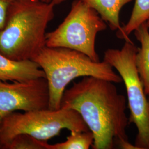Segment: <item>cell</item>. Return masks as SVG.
I'll list each match as a JSON object with an SVG mask.
<instances>
[{
    "label": "cell",
    "instance_id": "cell-1",
    "mask_svg": "<svg viewBox=\"0 0 149 149\" xmlns=\"http://www.w3.org/2000/svg\"><path fill=\"white\" fill-rule=\"evenodd\" d=\"M115 83L92 76L84 77L65 90L61 108L78 112L94 136L93 149H138L129 142L126 129V98Z\"/></svg>",
    "mask_w": 149,
    "mask_h": 149
},
{
    "label": "cell",
    "instance_id": "cell-2",
    "mask_svg": "<svg viewBox=\"0 0 149 149\" xmlns=\"http://www.w3.org/2000/svg\"><path fill=\"white\" fill-rule=\"evenodd\" d=\"M54 6L32 0L9 3L0 30V53L15 60H32L46 46L45 31L54 18Z\"/></svg>",
    "mask_w": 149,
    "mask_h": 149
},
{
    "label": "cell",
    "instance_id": "cell-3",
    "mask_svg": "<svg viewBox=\"0 0 149 149\" xmlns=\"http://www.w3.org/2000/svg\"><path fill=\"white\" fill-rule=\"evenodd\" d=\"M43 70L48 82L49 109L58 110L66 87L77 77L92 76L120 83L122 79L105 61H95L85 54L63 47L44 48L32 59Z\"/></svg>",
    "mask_w": 149,
    "mask_h": 149
},
{
    "label": "cell",
    "instance_id": "cell-4",
    "mask_svg": "<svg viewBox=\"0 0 149 149\" xmlns=\"http://www.w3.org/2000/svg\"><path fill=\"white\" fill-rule=\"evenodd\" d=\"M65 129L71 133L90 131L80 114L72 109H44L24 113L12 112L0 123V149H4L19 134H28L47 142Z\"/></svg>",
    "mask_w": 149,
    "mask_h": 149
},
{
    "label": "cell",
    "instance_id": "cell-5",
    "mask_svg": "<svg viewBox=\"0 0 149 149\" xmlns=\"http://www.w3.org/2000/svg\"><path fill=\"white\" fill-rule=\"evenodd\" d=\"M138 51L132 41H125L120 49L107 50L103 60L116 69L125 84L130 111L129 121L138 130L135 146L138 149H149V104L136 69Z\"/></svg>",
    "mask_w": 149,
    "mask_h": 149
},
{
    "label": "cell",
    "instance_id": "cell-6",
    "mask_svg": "<svg viewBox=\"0 0 149 149\" xmlns=\"http://www.w3.org/2000/svg\"><path fill=\"white\" fill-rule=\"evenodd\" d=\"M106 28V22L96 10L81 0H75L64 21L46 33V46L73 49L100 61L95 49L96 38Z\"/></svg>",
    "mask_w": 149,
    "mask_h": 149
},
{
    "label": "cell",
    "instance_id": "cell-7",
    "mask_svg": "<svg viewBox=\"0 0 149 149\" xmlns=\"http://www.w3.org/2000/svg\"><path fill=\"white\" fill-rule=\"evenodd\" d=\"M49 103L48 82L44 77L12 83L0 80V123L12 112L49 109Z\"/></svg>",
    "mask_w": 149,
    "mask_h": 149
},
{
    "label": "cell",
    "instance_id": "cell-8",
    "mask_svg": "<svg viewBox=\"0 0 149 149\" xmlns=\"http://www.w3.org/2000/svg\"><path fill=\"white\" fill-rule=\"evenodd\" d=\"M43 77L45 73L36 62L15 60L0 53V80L21 82Z\"/></svg>",
    "mask_w": 149,
    "mask_h": 149
},
{
    "label": "cell",
    "instance_id": "cell-9",
    "mask_svg": "<svg viewBox=\"0 0 149 149\" xmlns=\"http://www.w3.org/2000/svg\"><path fill=\"white\" fill-rule=\"evenodd\" d=\"M135 37L140 43L136 55V66L146 95H149V32L145 23L134 31Z\"/></svg>",
    "mask_w": 149,
    "mask_h": 149
},
{
    "label": "cell",
    "instance_id": "cell-10",
    "mask_svg": "<svg viewBox=\"0 0 149 149\" xmlns=\"http://www.w3.org/2000/svg\"><path fill=\"white\" fill-rule=\"evenodd\" d=\"M100 15L112 31L121 29L119 14L123 7L132 0H81Z\"/></svg>",
    "mask_w": 149,
    "mask_h": 149
},
{
    "label": "cell",
    "instance_id": "cell-11",
    "mask_svg": "<svg viewBox=\"0 0 149 149\" xmlns=\"http://www.w3.org/2000/svg\"><path fill=\"white\" fill-rule=\"evenodd\" d=\"M149 18V0H135L133 10L128 23L117 32L118 38L132 41L129 36Z\"/></svg>",
    "mask_w": 149,
    "mask_h": 149
},
{
    "label": "cell",
    "instance_id": "cell-12",
    "mask_svg": "<svg viewBox=\"0 0 149 149\" xmlns=\"http://www.w3.org/2000/svg\"><path fill=\"white\" fill-rule=\"evenodd\" d=\"M93 141V135L90 130L71 133L63 143L51 145L47 141H41V144L44 149H88Z\"/></svg>",
    "mask_w": 149,
    "mask_h": 149
},
{
    "label": "cell",
    "instance_id": "cell-13",
    "mask_svg": "<svg viewBox=\"0 0 149 149\" xmlns=\"http://www.w3.org/2000/svg\"><path fill=\"white\" fill-rule=\"evenodd\" d=\"M3 149H44L41 141L31 136L21 134L12 139Z\"/></svg>",
    "mask_w": 149,
    "mask_h": 149
},
{
    "label": "cell",
    "instance_id": "cell-14",
    "mask_svg": "<svg viewBox=\"0 0 149 149\" xmlns=\"http://www.w3.org/2000/svg\"><path fill=\"white\" fill-rule=\"evenodd\" d=\"M8 6V3L4 0H0V30L3 28L5 24Z\"/></svg>",
    "mask_w": 149,
    "mask_h": 149
},
{
    "label": "cell",
    "instance_id": "cell-15",
    "mask_svg": "<svg viewBox=\"0 0 149 149\" xmlns=\"http://www.w3.org/2000/svg\"><path fill=\"white\" fill-rule=\"evenodd\" d=\"M67 0H42L41 1H43L44 2L48 3H53L54 5H57Z\"/></svg>",
    "mask_w": 149,
    "mask_h": 149
},
{
    "label": "cell",
    "instance_id": "cell-16",
    "mask_svg": "<svg viewBox=\"0 0 149 149\" xmlns=\"http://www.w3.org/2000/svg\"><path fill=\"white\" fill-rule=\"evenodd\" d=\"M5 1H6V2H7V3H10V2H13V1H17V0H4ZM32 1H42V0H32Z\"/></svg>",
    "mask_w": 149,
    "mask_h": 149
},
{
    "label": "cell",
    "instance_id": "cell-17",
    "mask_svg": "<svg viewBox=\"0 0 149 149\" xmlns=\"http://www.w3.org/2000/svg\"><path fill=\"white\" fill-rule=\"evenodd\" d=\"M145 23H146V24L147 27H148L149 29V18L148 19V21L145 22Z\"/></svg>",
    "mask_w": 149,
    "mask_h": 149
},
{
    "label": "cell",
    "instance_id": "cell-18",
    "mask_svg": "<svg viewBox=\"0 0 149 149\" xmlns=\"http://www.w3.org/2000/svg\"><path fill=\"white\" fill-rule=\"evenodd\" d=\"M148 102H149V98H148Z\"/></svg>",
    "mask_w": 149,
    "mask_h": 149
}]
</instances>
